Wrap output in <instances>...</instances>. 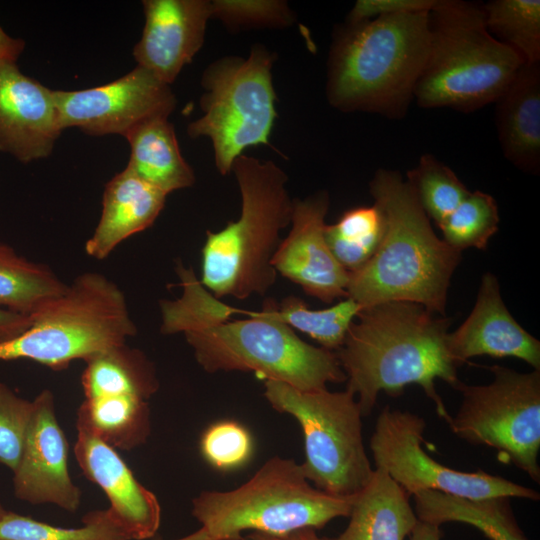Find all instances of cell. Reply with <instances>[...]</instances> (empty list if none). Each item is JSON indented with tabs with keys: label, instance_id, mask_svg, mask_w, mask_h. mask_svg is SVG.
<instances>
[{
	"label": "cell",
	"instance_id": "obj_8",
	"mask_svg": "<svg viewBox=\"0 0 540 540\" xmlns=\"http://www.w3.org/2000/svg\"><path fill=\"white\" fill-rule=\"evenodd\" d=\"M31 317L20 336L0 344V360L29 359L53 370L136 335L124 293L97 272L77 276L66 291Z\"/></svg>",
	"mask_w": 540,
	"mask_h": 540
},
{
	"label": "cell",
	"instance_id": "obj_10",
	"mask_svg": "<svg viewBox=\"0 0 540 540\" xmlns=\"http://www.w3.org/2000/svg\"><path fill=\"white\" fill-rule=\"evenodd\" d=\"M264 396L272 408L293 416L304 436L305 461L300 464L309 482L335 496L357 495L374 469L362 435V413L350 391L299 390L266 380Z\"/></svg>",
	"mask_w": 540,
	"mask_h": 540
},
{
	"label": "cell",
	"instance_id": "obj_4",
	"mask_svg": "<svg viewBox=\"0 0 540 540\" xmlns=\"http://www.w3.org/2000/svg\"><path fill=\"white\" fill-rule=\"evenodd\" d=\"M242 199L240 217L207 231L201 251V284L216 298L264 295L275 283L272 258L291 223L287 175L271 160L240 155L232 165Z\"/></svg>",
	"mask_w": 540,
	"mask_h": 540
},
{
	"label": "cell",
	"instance_id": "obj_36",
	"mask_svg": "<svg viewBox=\"0 0 540 540\" xmlns=\"http://www.w3.org/2000/svg\"><path fill=\"white\" fill-rule=\"evenodd\" d=\"M33 403L0 382V464L12 472L21 456Z\"/></svg>",
	"mask_w": 540,
	"mask_h": 540
},
{
	"label": "cell",
	"instance_id": "obj_23",
	"mask_svg": "<svg viewBox=\"0 0 540 540\" xmlns=\"http://www.w3.org/2000/svg\"><path fill=\"white\" fill-rule=\"evenodd\" d=\"M130 157L126 168L167 195L191 187L195 174L183 158L176 133L168 118L143 122L126 136Z\"/></svg>",
	"mask_w": 540,
	"mask_h": 540
},
{
	"label": "cell",
	"instance_id": "obj_33",
	"mask_svg": "<svg viewBox=\"0 0 540 540\" xmlns=\"http://www.w3.org/2000/svg\"><path fill=\"white\" fill-rule=\"evenodd\" d=\"M499 212L495 199L476 190L457 206L438 226L443 241L455 250L485 249L490 238L497 232Z\"/></svg>",
	"mask_w": 540,
	"mask_h": 540
},
{
	"label": "cell",
	"instance_id": "obj_16",
	"mask_svg": "<svg viewBox=\"0 0 540 540\" xmlns=\"http://www.w3.org/2000/svg\"><path fill=\"white\" fill-rule=\"evenodd\" d=\"M142 5L145 24L133 57L170 85L204 43L211 0H143Z\"/></svg>",
	"mask_w": 540,
	"mask_h": 540
},
{
	"label": "cell",
	"instance_id": "obj_42",
	"mask_svg": "<svg viewBox=\"0 0 540 540\" xmlns=\"http://www.w3.org/2000/svg\"><path fill=\"white\" fill-rule=\"evenodd\" d=\"M176 540H219L211 536L204 528Z\"/></svg>",
	"mask_w": 540,
	"mask_h": 540
},
{
	"label": "cell",
	"instance_id": "obj_37",
	"mask_svg": "<svg viewBox=\"0 0 540 540\" xmlns=\"http://www.w3.org/2000/svg\"><path fill=\"white\" fill-rule=\"evenodd\" d=\"M439 0H358L346 22L369 20L379 16L431 12Z\"/></svg>",
	"mask_w": 540,
	"mask_h": 540
},
{
	"label": "cell",
	"instance_id": "obj_14",
	"mask_svg": "<svg viewBox=\"0 0 540 540\" xmlns=\"http://www.w3.org/2000/svg\"><path fill=\"white\" fill-rule=\"evenodd\" d=\"M33 408L18 464L13 471L16 498L32 505L51 504L75 512L81 492L69 472V445L60 427L52 391L42 390Z\"/></svg>",
	"mask_w": 540,
	"mask_h": 540
},
{
	"label": "cell",
	"instance_id": "obj_39",
	"mask_svg": "<svg viewBox=\"0 0 540 540\" xmlns=\"http://www.w3.org/2000/svg\"><path fill=\"white\" fill-rule=\"evenodd\" d=\"M25 42L9 36L0 26V67L5 64H16L22 54Z\"/></svg>",
	"mask_w": 540,
	"mask_h": 540
},
{
	"label": "cell",
	"instance_id": "obj_6",
	"mask_svg": "<svg viewBox=\"0 0 540 540\" xmlns=\"http://www.w3.org/2000/svg\"><path fill=\"white\" fill-rule=\"evenodd\" d=\"M355 496L317 489L300 464L276 456L236 489L200 493L192 501L191 513L219 540H242L247 530L280 537L302 529H322L335 518L348 517Z\"/></svg>",
	"mask_w": 540,
	"mask_h": 540
},
{
	"label": "cell",
	"instance_id": "obj_20",
	"mask_svg": "<svg viewBox=\"0 0 540 540\" xmlns=\"http://www.w3.org/2000/svg\"><path fill=\"white\" fill-rule=\"evenodd\" d=\"M167 194L125 168L105 185L99 222L85 252L102 260L124 240L150 227L164 208Z\"/></svg>",
	"mask_w": 540,
	"mask_h": 540
},
{
	"label": "cell",
	"instance_id": "obj_24",
	"mask_svg": "<svg viewBox=\"0 0 540 540\" xmlns=\"http://www.w3.org/2000/svg\"><path fill=\"white\" fill-rule=\"evenodd\" d=\"M420 521L472 525L490 540H528L514 517L509 497L468 499L433 490L413 494Z\"/></svg>",
	"mask_w": 540,
	"mask_h": 540
},
{
	"label": "cell",
	"instance_id": "obj_32",
	"mask_svg": "<svg viewBox=\"0 0 540 540\" xmlns=\"http://www.w3.org/2000/svg\"><path fill=\"white\" fill-rule=\"evenodd\" d=\"M406 182L420 207L437 226L471 191L453 170L432 154H424L406 174Z\"/></svg>",
	"mask_w": 540,
	"mask_h": 540
},
{
	"label": "cell",
	"instance_id": "obj_30",
	"mask_svg": "<svg viewBox=\"0 0 540 540\" xmlns=\"http://www.w3.org/2000/svg\"><path fill=\"white\" fill-rule=\"evenodd\" d=\"M361 307L345 298L326 309H311L305 302L288 296L277 305L278 318L291 328L308 335L322 348L337 351Z\"/></svg>",
	"mask_w": 540,
	"mask_h": 540
},
{
	"label": "cell",
	"instance_id": "obj_40",
	"mask_svg": "<svg viewBox=\"0 0 540 540\" xmlns=\"http://www.w3.org/2000/svg\"><path fill=\"white\" fill-rule=\"evenodd\" d=\"M242 540H335L327 537H320L314 529H302L285 536L274 537L259 533H252L247 537H242Z\"/></svg>",
	"mask_w": 540,
	"mask_h": 540
},
{
	"label": "cell",
	"instance_id": "obj_5",
	"mask_svg": "<svg viewBox=\"0 0 540 540\" xmlns=\"http://www.w3.org/2000/svg\"><path fill=\"white\" fill-rule=\"evenodd\" d=\"M430 41L414 90L422 108L470 113L495 103L524 63L487 30L482 4L439 0L429 13Z\"/></svg>",
	"mask_w": 540,
	"mask_h": 540
},
{
	"label": "cell",
	"instance_id": "obj_26",
	"mask_svg": "<svg viewBox=\"0 0 540 540\" xmlns=\"http://www.w3.org/2000/svg\"><path fill=\"white\" fill-rule=\"evenodd\" d=\"M76 426L86 428L115 449L131 450L150 434L148 400L132 395L84 399Z\"/></svg>",
	"mask_w": 540,
	"mask_h": 540
},
{
	"label": "cell",
	"instance_id": "obj_34",
	"mask_svg": "<svg viewBox=\"0 0 540 540\" xmlns=\"http://www.w3.org/2000/svg\"><path fill=\"white\" fill-rule=\"evenodd\" d=\"M212 17L228 28L287 27L295 22L287 2L280 0H211Z\"/></svg>",
	"mask_w": 540,
	"mask_h": 540
},
{
	"label": "cell",
	"instance_id": "obj_9",
	"mask_svg": "<svg viewBox=\"0 0 540 540\" xmlns=\"http://www.w3.org/2000/svg\"><path fill=\"white\" fill-rule=\"evenodd\" d=\"M275 54L264 45L252 46L249 56H225L204 70L200 98L202 116L188 124L191 138L207 137L215 166L226 175L243 151L270 145L277 117L272 81Z\"/></svg>",
	"mask_w": 540,
	"mask_h": 540
},
{
	"label": "cell",
	"instance_id": "obj_28",
	"mask_svg": "<svg viewBox=\"0 0 540 540\" xmlns=\"http://www.w3.org/2000/svg\"><path fill=\"white\" fill-rule=\"evenodd\" d=\"M384 229L383 213L374 203L345 211L334 224L325 225L324 236L335 259L350 274L372 258Z\"/></svg>",
	"mask_w": 540,
	"mask_h": 540
},
{
	"label": "cell",
	"instance_id": "obj_27",
	"mask_svg": "<svg viewBox=\"0 0 540 540\" xmlns=\"http://www.w3.org/2000/svg\"><path fill=\"white\" fill-rule=\"evenodd\" d=\"M67 288L49 267L0 242V309L31 316Z\"/></svg>",
	"mask_w": 540,
	"mask_h": 540
},
{
	"label": "cell",
	"instance_id": "obj_22",
	"mask_svg": "<svg viewBox=\"0 0 540 540\" xmlns=\"http://www.w3.org/2000/svg\"><path fill=\"white\" fill-rule=\"evenodd\" d=\"M410 495L376 468L354 499L349 523L335 540H404L418 522Z\"/></svg>",
	"mask_w": 540,
	"mask_h": 540
},
{
	"label": "cell",
	"instance_id": "obj_35",
	"mask_svg": "<svg viewBox=\"0 0 540 540\" xmlns=\"http://www.w3.org/2000/svg\"><path fill=\"white\" fill-rule=\"evenodd\" d=\"M200 450L211 466L219 470H231L249 460L253 441L243 425L232 420H223L210 425L204 431Z\"/></svg>",
	"mask_w": 540,
	"mask_h": 540
},
{
	"label": "cell",
	"instance_id": "obj_41",
	"mask_svg": "<svg viewBox=\"0 0 540 540\" xmlns=\"http://www.w3.org/2000/svg\"><path fill=\"white\" fill-rule=\"evenodd\" d=\"M442 535L440 526L418 520L409 538L410 540H441Z\"/></svg>",
	"mask_w": 540,
	"mask_h": 540
},
{
	"label": "cell",
	"instance_id": "obj_1",
	"mask_svg": "<svg viewBox=\"0 0 540 540\" xmlns=\"http://www.w3.org/2000/svg\"><path fill=\"white\" fill-rule=\"evenodd\" d=\"M424 306L390 301L362 308L341 347L335 351L362 416L371 414L378 394L400 395L419 385L447 424L451 415L437 393L435 380L453 388L460 381L447 347L449 320Z\"/></svg>",
	"mask_w": 540,
	"mask_h": 540
},
{
	"label": "cell",
	"instance_id": "obj_13",
	"mask_svg": "<svg viewBox=\"0 0 540 540\" xmlns=\"http://www.w3.org/2000/svg\"><path fill=\"white\" fill-rule=\"evenodd\" d=\"M60 125L76 127L92 136L119 134L175 110L176 97L170 85L148 70L136 66L110 83L73 91L54 90Z\"/></svg>",
	"mask_w": 540,
	"mask_h": 540
},
{
	"label": "cell",
	"instance_id": "obj_3",
	"mask_svg": "<svg viewBox=\"0 0 540 540\" xmlns=\"http://www.w3.org/2000/svg\"><path fill=\"white\" fill-rule=\"evenodd\" d=\"M429 13L345 21L336 28L327 59L329 104L342 112L406 116L428 54Z\"/></svg>",
	"mask_w": 540,
	"mask_h": 540
},
{
	"label": "cell",
	"instance_id": "obj_31",
	"mask_svg": "<svg viewBox=\"0 0 540 540\" xmlns=\"http://www.w3.org/2000/svg\"><path fill=\"white\" fill-rule=\"evenodd\" d=\"M82 523L62 528L7 511L0 520V540H131L109 509L87 513Z\"/></svg>",
	"mask_w": 540,
	"mask_h": 540
},
{
	"label": "cell",
	"instance_id": "obj_21",
	"mask_svg": "<svg viewBox=\"0 0 540 540\" xmlns=\"http://www.w3.org/2000/svg\"><path fill=\"white\" fill-rule=\"evenodd\" d=\"M504 157L520 170L540 171V62L523 63L495 101Z\"/></svg>",
	"mask_w": 540,
	"mask_h": 540
},
{
	"label": "cell",
	"instance_id": "obj_7",
	"mask_svg": "<svg viewBox=\"0 0 540 540\" xmlns=\"http://www.w3.org/2000/svg\"><path fill=\"white\" fill-rule=\"evenodd\" d=\"M277 305L266 299L250 318L195 326L182 334L208 373L254 371L306 391L346 381L336 353L301 340L278 318Z\"/></svg>",
	"mask_w": 540,
	"mask_h": 540
},
{
	"label": "cell",
	"instance_id": "obj_17",
	"mask_svg": "<svg viewBox=\"0 0 540 540\" xmlns=\"http://www.w3.org/2000/svg\"><path fill=\"white\" fill-rule=\"evenodd\" d=\"M62 131L54 90L16 64L1 66L0 152L24 163L46 158Z\"/></svg>",
	"mask_w": 540,
	"mask_h": 540
},
{
	"label": "cell",
	"instance_id": "obj_25",
	"mask_svg": "<svg viewBox=\"0 0 540 540\" xmlns=\"http://www.w3.org/2000/svg\"><path fill=\"white\" fill-rule=\"evenodd\" d=\"M81 384L85 399L132 395L148 400L159 387L150 360L126 344L98 352L85 360Z\"/></svg>",
	"mask_w": 540,
	"mask_h": 540
},
{
	"label": "cell",
	"instance_id": "obj_38",
	"mask_svg": "<svg viewBox=\"0 0 540 540\" xmlns=\"http://www.w3.org/2000/svg\"><path fill=\"white\" fill-rule=\"evenodd\" d=\"M30 325V316L0 309V344L20 336Z\"/></svg>",
	"mask_w": 540,
	"mask_h": 540
},
{
	"label": "cell",
	"instance_id": "obj_15",
	"mask_svg": "<svg viewBox=\"0 0 540 540\" xmlns=\"http://www.w3.org/2000/svg\"><path fill=\"white\" fill-rule=\"evenodd\" d=\"M329 195L320 191L293 199L291 229L281 240L272 266L305 294L329 303L347 298L349 273L331 253L324 236Z\"/></svg>",
	"mask_w": 540,
	"mask_h": 540
},
{
	"label": "cell",
	"instance_id": "obj_2",
	"mask_svg": "<svg viewBox=\"0 0 540 540\" xmlns=\"http://www.w3.org/2000/svg\"><path fill=\"white\" fill-rule=\"evenodd\" d=\"M369 190L383 213L384 234L372 258L349 274L347 297L361 309L405 301L444 314L450 279L461 252L435 234L399 172L376 171Z\"/></svg>",
	"mask_w": 540,
	"mask_h": 540
},
{
	"label": "cell",
	"instance_id": "obj_18",
	"mask_svg": "<svg viewBox=\"0 0 540 540\" xmlns=\"http://www.w3.org/2000/svg\"><path fill=\"white\" fill-rule=\"evenodd\" d=\"M76 428L75 458L88 480L104 491L115 520L131 540L154 536L161 521L156 495L135 478L115 448L86 428Z\"/></svg>",
	"mask_w": 540,
	"mask_h": 540
},
{
	"label": "cell",
	"instance_id": "obj_12",
	"mask_svg": "<svg viewBox=\"0 0 540 540\" xmlns=\"http://www.w3.org/2000/svg\"><path fill=\"white\" fill-rule=\"evenodd\" d=\"M425 420L418 414L386 406L370 439L376 465L409 495L423 490L468 498L516 497L539 500L537 491L484 470L464 472L434 460L422 448Z\"/></svg>",
	"mask_w": 540,
	"mask_h": 540
},
{
	"label": "cell",
	"instance_id": "obj_19",
	"mask_svg": "<svg viewBox=\"0 0 540 540\" xmlns=\"http://www.w3.org/2000/svg\"><path fill=\"white\" fill-rule=\"evenodd\" d=\"M450 357L459 366L469 358L514 357L540 370V342L528 333L505 306L497 278L482 276L476 303L463 324L448 333Z\"/></svg>",
	"mask_w": 540,
	"mask_h": 540
},
{
	"label": "cell",
	"instance_id": "obj_11",
	"mask_svg": "<svg viewBox=\"0 0 540 540\" xmlns=\"http://www.w3.org/2000/svg\"><path fill=\"white\" fill-rule=\"evenodd\" d=\"M487 385L455 386L461 405L448 424L459 438L490 447L499 459L540 482V370L520 373L507 367L489 368Z\"/></svg>",
	"mask_w": 540,
	"mask_h": 540
},
{
	"label": "cell",
	"instance_id": "obj_43",
	"mask_svg": "<svg viewBox=\"0 0 540 540\" xmlns=\"http://www.w3.org/2000/svg\"><path fill=\"white\" fill-rule=\"evenodd\" d=\"M6 512H7V510L2 506V504L0 502V520L4 517Z\"/></svg>",
	"mask_w": 540,
	"mask_h": 540
},
{
	"label": "cell",
	"instance_id": "obj_29",
	"mask_svg": "<svg viewBox=\"0 0 540 540\" xmlns=\"http://www.w3.org/2000/svg\"><path fill=\"white\" fill-rule=\"evenodd\" d=\"M488 32L524 63L540 62V1L493 0L482 4Z\"/></svg>",
	"mask_w": 540,
	"mask_h": 540
}]
</instances>
